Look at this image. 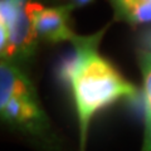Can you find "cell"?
<instances>
[{
	"label": "cell",
	"mask_w": 151,
	"mask_h": 151,
	"mask_svg": "<svg viewBox=\"0 0 151 151\" xmlns=\"http://www.w3.org/2000/svg\"><path fill=\"white\" fill-rule=\"evenodd\" d=\"M106 29L92 35H77L70 42L73 52L59 68V79L67 86L77 115L79 147L86 151L93 119L112 105L134 100L137 88L124 77L112 62L100 53Z\"/></svg>",
	"instance_id": "obj_1"
},
{
	"label": "cell",
	"mask_w": 151,
	"mask_h": 151,
	"mask_svg": "<svg viewBox=\"0 0 151 151\" xmlns=\"http://www.w3.org/2000/svg\"><path fill=\"white\" fill-rule=\"evenodd\" d=\"M0 113L6 125L49 151H57V139L33 82L19 64L1 59Z\"/></svg>",
	"instance_id": "obj_2"
},
{
	"label": "cell",
	"mask_w": 151,
	"mask_h": 151,
	"mask_svg": "<svg viewBox=\"0 0 151 151\" xmlns=\"http://www.w3.org/2000/svg\"><path fill=\"white\" fill-rule=\"evenodd\" d=\"M29 0L0 1V50L1 59L17 64L35 53L38 38L28 9Z\"/></svg>",
	"instance_id": "obj_3"
},
{
	"label": "cell",
	"mask_w": 151,
	"mask_h": 151,
	"mask_svg": "<svg viewBox=\"0 0 151 151\" xmlns=\"http://www.w3.org/2000/svg\"><path fill=\"white\" fill-rule=\"evenodd\" d=\"M74 8L73 4L47 8L29 0L28 9L38 38L50 44L72 42L77 37L70 25V13Z\"/></svg>",
	"instance_id": "obj_4"
},
{
	"label": "cell",
	"mask_w": 151,
	"mask_h": 151,
	"mask_svg": "<svg viewBox=\"0 0 151 151\" xmlns=\"http://www.w3.org/2000/svg\"><path fill=\"white\" fill-rule=\"evenodd\" d=\"M115 19L137 27L151 23V0H110Z\"/></svg>",
	"instance_id": "obj_5"
},
{
	"label": "cell",
	"mask_w": 151,
	"mask_h": 151,
	"mask_svg": "<svg viewBox=\"0 0 151 151\" xmlns=\"http://www.w3.org/2000/svg\"><path fill=\"white\" fill-rule=\"evenodd\" d=\"M139 67L142 76V97L145 129L141 151H151V52L140 49L137 54Z\"/></svg>",
	"instance_id": "obj_6"
},
{
	"label": "cell",
	"mask_w": 151,
	"mask_h": 151,
	"mask_svg": "<svg viewBox=\"0 0 151 151\" xmlns=\"http://www.w3.org/2000/svg\"><path fill=\"white\" fill-rule=\"evenodd\" d=\"M139 44L141 45L142 50L151 52V25L147 28H144L137 35Z\"/></svg>",
	"instance_id": "obj_7"
},
{
	"label": "cell",
	"mask_w": 151,
	"mask_h": 151,
	"mask_svg": "<svg viewBox=\"0 0 151 151\" xmlns=\"http://www.w3.org/2000/svg\"><path fill=\"white\" fill-rule=\"evenodd\" d=\"M92 0H72V3L70 4H73L74 6H84V5H87V4H89Z\"/></svg>",
	"instance_id": "obj_8"
}]
</instances>
